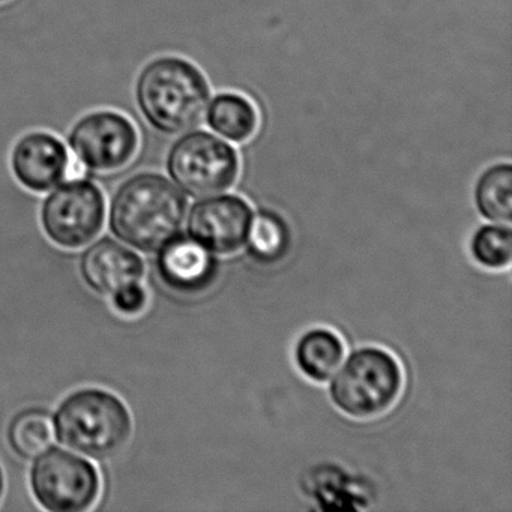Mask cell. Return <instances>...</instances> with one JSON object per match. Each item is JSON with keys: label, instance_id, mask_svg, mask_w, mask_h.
Here are the masks:
<instances>
[{"label": "cell", "instance_id": "11", "mask_svg": "<svg viewBox=\"0 0 512 512\" xmlns=\"http://www.w3.org/2000/svg\"><path fill=\"white\" fill-rule=\"evenodd\" d=\"M70 161L64 143L44 131L23 136L11 155L17 181L34 193H47L58 187L67 178Z\"/></svg>", "mask_w": 512, "mask_h": 512}, {"label": "cell", "instance_id": "8", "mask_svg": "<svg viewBox=\"0 0 512 512\" xmlns=\"http://www.w3.org/2000/svg\"><path fill=\"white\" fill-rule=\"evenodd\" d=\"M68 145L92 172H115L127 166L139 149L136 125L112 110L88 113L71 128Z\"/></svg>", "mask_w": 512, "mask_h": 512}, {"label": "cell", "instance_id": "18", "mask_svg": "<svg viewBox=\"0 0 512 512\" xmlns=\"http://www.w3.org/2000/svg\"><path fill=\"white\" fill-rule=\"evenodd\" d=\"M470 254L478 265L493 271L508 268L512 259V233L506 224H487L473 233Z\"/></svg>", "mask_w": 512, "mask_h": 512}, {"label": "cell", "instance_id": "7", "mask_svg": "<svg viewBox=\"0 0 512 512\" xmlns=\"http://www.w3.org/2000/svg\"><path fill=\"white\" fill-rule=\"evenodd\" d=\"M106 199L88 179H70L59 185L41 208V224L50 241L68 250L91 244L104 227Z\"/></svg>", "mask_w": 512, "mask_h": 512}, {"label": "cell", "instance_id": "3", "mask_svg": "<svg viewBox=\"0 0 512 512\" xmlns=\"http://www.w3.org/2000/svg\"><path fill=\"white\" fill-rule=\"evenodd\" d=\"M62 445L95 460L115 457L133 434L130 410L106 389L85 388L68 395L53 416Z\"/></svg>", "mask_w": 512, "mask_h": 512}, {"label": "cell", "instance_id": "16", "mask_svg": "<svg viewBox=\"0 0 512 512\" xmlns=\"http://www.w3.org/2000/svg\"><path fill=\"white\" fill-rule=\"evenodd\" d=\"M475 205L485 220L508 226L512 220V167L491 166L475 185Z\"/></svg>", "mask_w": 512, "mask_h": 512}, {"label": "cell", "instance_id": "14", "mask_svg": "<svg viewBox=\"0 0 512 512\" xmlns=\"http://www.w3.org/2000/svg\"><path fill=\"white\" fill-rule=\"evenodd\" d=\"M245 245L254 262L275 265L289 254L292 230L278 212L262 209L253 217Z\"/></svg>", "mask_w": 512, "mask_h": 512}, {"label": "cell", "instance_id": "19", "mask_svg": "<svg viewBox=\"0 0 512 512\" xmlns=\"http://www.w3.org/2000/svg\"><path fill=\"white\" fill-rule=\"evenodd\" d=\"M113 305L124 316H137L148 304V293L140 283H131L116 290L112 295Z\"/></svg>", "mask_w": 512, "mask_h": 512}, {"label": "cell", "instance_id": "15", "mask_svg": "<svg viewBox=\"0 0 512 512\" xmlns=\"http://www.w3.org/2000/svg\"><path fill=\"white\" fill-rule=\"evenodd\" d=\"M208 124L230 142H247L259 128V113L242 95L221 94L211 103Z\"/></svg>", "mask_w": 512, "mask_h": 512}, {"label": "cell", "instance_id": "4", "mask_svg": "<svg viewBox=\"0 0 512 512\" xmlns=\"http://www.w3.org/2000/svg\"><path fill=\"white\" fill-rule=\"evenodd\" d=\"M404 388V373L398 359L380 347L356 350L338 368L331 382L332 401L350 418H376L388 412Z\"/></svg>", "mask_w": 512, "mask_h": 512}, {"label": "cell", "instance_id": "17", "mask_svg": "<svg viewBox=\"0 0 512 512\" xmlns=\"http://www.w3.org/2000/svg\"><path fill=\"white\" fill-rule=\"evenodd\" d=\"M11 448L25 460H34L55 443L53 416L44 409H28L14 416L8 428Z\"/></svg>", "mask_w": 512, "mask_h": 512}, {"label": "cell", "instance_id": "20", "mask_svg": "<svg viewBox=\"0 0 512 512\" xmlns=\"http://www.w3.org/2000/svg\"><path fill=\"white\" fill-rule=\"evenodd\" d=\"M5 493V473L4 469H2V466H0V500H2V497H4Z\"/></svg>", "mask_w": 512, "mask_h": 512}, {"label": "cell", "instance_id": "6", "mask_svg": "<svg viewBox=\"0 0 512 512\" xmlns=\"http://www.w3.org/2000/svg\"><path fill=\"white\" fill-rule=\"evenodd\" d=\"M31 488L47 511L82 512L91 509L100 497L101 476L86 458L50 448L32 466Z\"/></svg>", "mask_w": 512, "mask_h": 512}, {"label": "cell", "instance_id": "2", "mask_svg": "<svg viewBox=\"0 0 512 512\" xmlns=\"http://www.w3.org/2000/svg\"><path fill=\"white\" fill-rule=\"evenodd\" d=\"M136 100L151 127L167 136H178L203 124L211 89L196 65L176 56H164L140 71Z\"/></svg>", "mask_w": 512, "mask_h": 512}, {"label": "cell", "instance_id": "21", "mask_svg": "<svg viewBox=\"0 0 512 512\" xmlns=\"http://www.w3.org/2000/svg\"><path fill=\"white\" fill-rule=\"evenodd\" d=\"M5 2H8V0H0V4H5Z\"/></svg>", "mask_w": 512, "mask_h": 512}, {"label": "cell", "instance_id": "12", "mask_svg": "<svg viewBox=\"0 0 512 512\" xmlns=\"http://www.w3.org/2000/svg\"><path fill=\"white\" fill-rule=\"evenodd\" d=\"M83 280L100 295H113L131 283H140L145 263L136 251L112 238L92 244L80 259Z\"/></svg>", "mask_w": 512, "mask_h": 512}, {"label": "cell", "instance_id": "9", "mask_svg": "<svg viewBox=\"0 0 512 512\" xmlns=\"http://www.w3.org/2000/svg\"><path fill=\"white\" fill-rule=\"evenodd\" d=\"M253 209L238 196L200 200L191 208L188 233L212 254L230 256L247 244Z\"/></svg>", "mask_w": 512, "mask_h": 512}, {"label": "cell", "instance_id": "1", "mask_svg": "<svg viewBox=\"0 0 512 512\" xmlns=\"http://www.w3.org/2000/svg\"><path fill=\"white\" fill-rule=\"evenodd\" d=\"M188 202L179 188L158 173L131 176L110 205V229L116 238L143 253H158L181 235Z\"/></svg>", "mask_w": 512, "mask_h": 512}, {"label": "cell", "instance_id": "13", "mask_svg": "<svg viewBox=\"0 0 512 512\" xmlns=\"http://www.w3.org/2000/svg\"><path fill=\"white\" fill-rule=\"evenodd\" d=\"M346 356L343 338L326 328L311 329L299 338L295 361L307 379L325 383L334 377Z\"/></svg>", "mask_w": 512, "mask_h": 512}, {"label": "cell", "instance_id": "10", "mask_svg": "<svg viewBox=\"0 0 512 512\" xmlns=\"http://www.w3.org/2000/svg\"><path fill=\"white\" fill-rule=\"evenodd\" d=\"M158 253V275L172 292L185 296L200 295L217 280L218 260L191 236H176Z\"/></svg>", "mask_w": 512, "mask_h": 512}, {"label": "cell", "instance_id": "5", "mask_svg": "<svg viewBox=\"0 0 512 512\" xmlns=\"http://www.w3.org/2000/svg\"><path fill=\"white\" fill-rule=\"evenodd\" d=\"M167 172L178 187L194 199L230 190L239 175L235 149L206 131H194L176 140L167 155Z\"/></svg>", "mask_w": 512, "mask_h": 512}]
</instances>
